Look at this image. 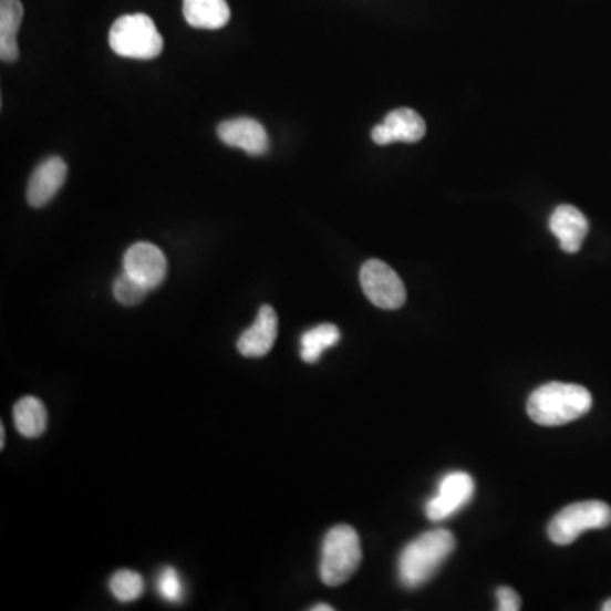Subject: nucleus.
Returning <instances> with one entry per match:
<instances>
[{"label": "nucleus", "mask_w": 611, "mask_h": 611, "mask_svg": "<svg viewBox=\"0 0 611 611\" xmlns=\"http://www.w3.org/2000/svg\"><path fill=\"white\" fill-rule=\"evenodd\" d=\"M455 550V537L451 530L435 528L425 531L407 543L397 560V578L406 590H418L441 571Z\"/></svg>", "instance_id": "f257e3e1"}, {"label": "nucleus", "mask_w": 611, "mask_h": 611, "mask_svg": "<svg viewBox=\"0 0 611 611\" xmlns=\"http://www.w3.org/2000/svg\"><path fill=\"white\" fill-rule=\"evenodd\" d=\"M593 406L590 391L579 384L549 382L528 397V416L540 426H562L581 418Z\"/></svg>", "instance_id": "f03ea898"}, {"label": "nucleus", "mask_w": 611, "mask_h": 611, "mask_svg": "<svg viewBox=\"0 0 611 611\" xmlns=\"http://www.w3.org/2000/svg\"><path fill=\"white\" fill-rule=\"evenodd\" d=\"M362 562L359 534L350 525H336L328 531L321 550V581L331 588L345 584Z\"/></svg>", "instance_id": "7ed1b4c3"}, {"label": "nucleus", "mask_w": 611, "mask_h": 611, "mask_svg": "<svg viewBox=\"0 0 611 611\" xmlns=\"http://www.w3.org/2000/svg\"><path fill=\"white\" fill-rule=\"evenodd\" d=\"M111 50L123 59H157L164 50V38L146 14L121 15L110 31Z\"/></svg>", "instance_id": "20e7f679"}, {"label": "nucleus", "mask_w": 611, "mask_h": 611, "mask_svg": "<svg viewBox=\"0 0 611 611\" xmlns=\"http://www.w3.org/2000/svg\"><path fill=\"white\" fill-rule=\"evenodd\" d=\"M611 525V506L603 501H581L566 506L550 520L547 534L556 546H571L584 531Z\"/></svg>", "instance_id": "39448f33"}, {"label": "nucleus", "mask_w": 611, "mask_h": 611, "mask_svg": "<svg viewBox=\"0 0 611 611\" xmlns=\"http://www.w3.org/2000/svg\"><path fill=\"white\" fill-rule=\"evenodd\" d=\"M361 286L369 301L381 310H400L406 302L403 280L381 260H367L362 266Z\"/></svg>", "instance_id": "423d86ee"}, {"label": "nucleus", "mask_w": 611, "mask_h": 611, "mask_svg": "<svg viewBox=\"0 0 611 611\" xmlns=\"http://www.w3.org/2000/svg\"><path fill=\"white\" fill-rule=\"evenodd\" d=\"M474 489L476 486L470 474L463 470L445 474L438 484L437 495L426 501V517L433 524L448 520L473 501Z\"/></svg>", "instance_id": "0eeeda50"}, {"label": "nucleus", "mask_w": 611, "mask_h": 611, "mask_svg": "<svg viewBox=\"0 0 611 611\" xmlns=\"http://www.w3.org/2000/svg\"><path fill=\"white\" fill-rule=\"evenodd\" d=\"M124 272L142 282L149 291L157 289L167 277V259L155 245L139 241L124 253Z\"/></svg>", "instance_id": "6e6552de"}, {"label": "nucleus", "mask_w": 611, "mask_h": 611, "mask_svg": "<svg viewBox=\"0 0 611 611\" xmlns=\"http://www.w3.org/2000/svg\"><path fill=\"white\" fill-rule=\"evenodd\" d=\"M425 133L426 124L423 117L410 107H400L391 111L384 123L374 126L372 139L382 146L396 142L416 143Z\"/></svg>", "instance_id": "1a4fd4ad"}, {"label": "nucleus", "mask_w": 611, "mask_h": 611, "mask_svg": "<svg viewBox=\"0 0 611 611\" xmlns=\"http://www.w3.org/2000/svg\"><path fill=\"white\" fill-rule=\"evenodd\" d=\"M218 136L225 145L240 148L248 155H263L269 149L266 127L251 117H235L218 126Z\"/></svg>", "instance_id": "9d476101"}, {"label": "nucleus", "mask_w": 611, "mask_h": 611, "mask_svg": "<svg viewBox=\"0 0 611 611\" xmlns=\"http://www.w3.org/2000/svg\"><path fill=\"white\" fill-rule=\"evenodd\" d=\"M66 164L60 157L41 162L31 174L25 197L31 208H43L62 189L66 180Z\"/></svg>", "instance_id": "9b49d317"}, {"label": "nucleus", "mask_w": 611, "mask_h": 611, "mask_svg": "<svg viewBox=\"0 0 611 611\" xmlns=\"http://www.w3.org/2000/svg\"><path fill=\"white\" fill-rule=\"evenodd\" d=\"M279 331V320L272 306L263 304L255 323L238 340V352L247 359H262L272 350Z\"/></svg>", "instance_id": "f8f14e48"}, {"label": "nucleus", "mask_w": 611, "mask_h": 611, "mask_svg": "<svg viewBox=\"0 0 611 611\" xmlns=\"http://www.w3.org/2000/svg\"><path fill=\"white\" fill-rule=\"evenodd\" d=\"M550 231L556 235L560 248L566 253H576L581 250L582 241L590 231V225L578 208L562 204L550 216Z\"/></svg>", "instance_id": "ddd939ff"}, {"label": "nucleus", "mask_w": 611, "mask_h": 611, "mask_svg": "<svg viewBox=\"0 0 611 611\" xmlns=\"http://www.w3.org/2000/svg\"><path fill=\"white\" fill-rule=\"evenodd\" d=\"M183 11L186 21L197 30H221L231 15L226 0H184Z\"/></svg>", "instance_id": "4468645a"}, {"label": "nucleus", "mask_w": 611, "mask_h": 611, "mask_svg": "<svg viewBox=\"0 0 611 611\" xmlns=\"http://www.w3.org/2000/svg\"><path fill=\"white\" fill-rule=\"evenodd\" d=\"M22 15L21 0H0V59L4 63L19 59L18 33Z\"/></svg>", "instance_id": "2eb2a0df"}, {"label": "nucleus", "mask_w": 611, "mask_h": 611, "mask_svg": "<svg viewBox=\"0 0 611 611\" xmlns=\"http://www.w3.org/2000/svg\"><path fill=\"white\" fill-rule=\"evenodd\" d=\"M14 425L22 437H41L48 425L46 407L38 397H22L14 406Z\"/></svg>", "instance_id": "dca6fc26"}, {"label": "nucleus", "mask_w": 611, "mask_h": 611, "mask_svg": "<svg viewBox=\"0 0 611 611\" xmlns=\"http://www.w3.org/2000/svg\"><path fill=\"white\" fill-rule=\"evenodd\" d=\"M339 342L340 330L335 324H318L301 336V359L306 364H317L324 350L335 346Z\"/></svg>", "instance_id": "f3484780"}, {"label": "nucleus", "mask_w": 611, "mask_h": 611, "mask_svg": "<svg viewBox=\"0 0 611 611\" xmlns=\"http://www.w3.org/2000/svg\"><path fill=\"white\" fill-rule=\"evenodd\" d=\"M110 590L113 597L121 603H132L138 600L145 591V582L138 572L123 569L111 578Z\"/></svg>", "instance_id": "a211bd4d"}, {"label": "nucleus", "mask_w": 611, "mask_h": 611, "mask_svg": "<svg viewBox=\"0 0 611 611\" xmlns=\"http://www.w3.org/2000/svg\"><path fill=\"white\" fill-rule=\"evenodd\" d=\"M114 298L117 302L124 306H136L146 298L149 289L145 288L142 282L133 279L130 273L123 272L114 280Z\"/></svg>", "instance_id": "6ab92c4d"}, {"label": "nucleus", "mask_w": 611, "mask_h": 611, "mask_svg": "<svg viewBox=\"0 0 611 611\" xmlns=\"http://www.w3.org/2000/svg\"><path fill=\"white\" fill-rule=\"evenodd\" d=\"M157 591L168 603H180L184 600V584L174 568H164L157 578Z\"/></svg>", "instance_id": "aec40b11"}, {"label": "nucleus", "mask_w": 611, "mask_h": 611, "mask_svg": "<svg viewBox=\"0 0 611 611\" xmlns=\"http://www.w3.org/2000/svg\"><path fill=\"white\" fill-rule=\"evenodd\" d=\"M496 598H498L499 611H518L521 608V600L518 597L517 591L511 590L508 586H501L496 590Z\"/></svg>", "instance_id": "412c9836"}, {"label": "nucleus", "mask_w": 611, "mask_h": 611, "mask_svg": "<svg viewBox=\"0 0 611 611\" xmlns=\"http://www.w3.org/2000/svg\"><path fill=\"white\" fill-rule=\"evenodd\" d=\"M333 610H335V608L327 603H320V604H317V607L311 608V611H333Z\"/></svg>", "instance_id": "4be33fe9"}, {"label": "nucleus", "mask_w": 611, "mask_h": 611, "mask_svg": "<svg viewBox=\"0 0 611 611\" xmlns=\"http://www.w3.org/2000/svg\"><path fill=\"white\" fill-rule=\"evenodd\" d=\"M6 444V428L4 425H0V447L4 448Z\"/></svg>", "instance_id": "5701e85b"}, {"label": "nucleus", "mask_w": 611, "mask_h": 611, "mask_svg": "<svg viewBox=\"0 0 611 611\" xmlns=\"http://www.w3.org/2000/svg\"><path fill=\"white\" fill-rule=\"evenodd\" d=\"M601 610L611 611V600L604 601L603 607H601Z\"/></svg>", "instance_id": "b1692460"}]
</instances>
